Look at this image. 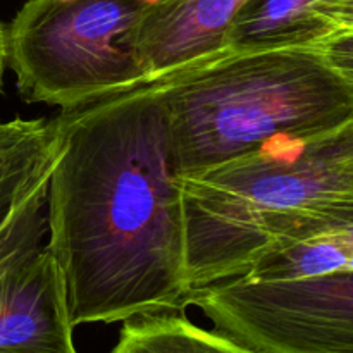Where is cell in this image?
<instances>
[{"mask_svg":"<svg viewBox=\"0 0 353 353\" xmlns=\"http://www.w3.org/2000/svg\"><path fill=\"white\" fill-rule=\"evenodd\" d=\"M248 0H161L147 6L121 43L148 81H161L224 54L226 33Z\"/></svg>","mask_w":353,"mask_h":353,"instance_id":"cell-6","label":"cell"},{"mask_svg":"<svg viewBox=\"0 0 353 353\" xmlns=\"http://www.w3.org/2000/svg\"><path fill=\"white\" fill-rule=\"evenodd\" d=\"M110 353H254L219 331L195 326L185 312H162L124 321Z\"/></svg>","mask_w":353,"mask_h":353,"instance_id":"cell-10","label":"cell"},{"mask_svg":"<svg viewBox=\"0 0 353 353\" xmlns=\"http://www.w3.org/2000/svg\"><path fill=\"white\" fill-rule=\"evenodd\" d=\"M61 265L47 245L0 278V353H78Z\"/></svg>","mask_w":353,"mask_h":353,"instance_id":"cell-7","label":"cell"},{"mask_svg":"<svg viewBox=\"0 0 353 353\" xmlns=\"http://www.w3.org/2000/svg\"><path fill=\"white\" fill-rule=\"evenodd\" d=\"M326 0H248L226 33V52L283 47H317L333 31L317 19Z\"/></svg>","mask_w":353,"mask_h":353,"instance_id":"cell-8","label":"cell"},{"mask_svg":"<svg viewBox=\"0 0 353 353\" xmlns=\"http://www.w3.org/2000/svg\"><path fill=\"white\" fill-rule=\"evenodd\" d=\"M317 47L353 92V30L338 31Z\"/></svg>","mask_w":353,"mask_h":353,"instance_id":"cell-13","label":"cell"},{"mask_svg":"<svg viewBox=\"0 0 353 353\" xmlns=\"http://www.w3.org/2000/svg\"><path fill=\"white\" fill-rule=\"evenodd\" d=\"M350 269H353V247H352V257H350Z\"/></svg>","mask_w":353,"mask_h":353,"instance_id":"cell-17","label":"cell"},{"mask_svg":"<svg viewBox=\"0 0 353 353\" xmlns=\"http://www.w3.org/2000/svg\"><path fill=\"white\" fill-rule=\"evenodd\" d=\"M188 305L254 353H353V269L276 281L233 276L195 288Z\"/></svg>","mask_w":353,"mask_h":353,"instance_id":"cell-5","label":"cell"},{"mask_svg":"<svg viewBox=\"0 0 353 353\" xmlns=\"http://www.w3.org/2000/svg\"><path fill=\"white\" fill-rule=\"evenodd\" d=\"M157 83L176 176L353 123L352 88L319 47L226 52Z\"/></svg>","mask_w":353,"mask_h":353,"instance_id":"cell-3","label":"cell"},{"mask_svg":"<svg viewBox=\"0 0 353 353\" xmlns=\"http://www.w3.org/2000/svg\"><path fill=\"white\" fill-rule=\"evenodd\" d=\"M59 145L57 117L0 121V226L17 202L52 171Z\"/></svg>","mask_w":353,"mask_h":353,"instance_id":"cell-9","label":"cell"},{"mask_svg":"<svg viewBox=\"0 0 353 353\" xmlns=\"http://www.w3.org/2000/svg\"><path fill=\"white\" fill-rule=\"evenodd\" d=\"M353 230L330 231L262 255L241 276L255 281L312 278L350 269Z\"/></svg>","mask_w":353,"mask_h":353,"instance_id":"cell-11","label":"cell"},{"mask_svg":"<svg viewBox=\"0 0 353 353\" xmlns=\"http://www.w3.org/2000/svg\"><path fill=\"white\" fill-rule=\"evenodd\" d=\"M317 19L334 33L353 30V0H326L316 9Z\"/></svg>","mask_w":353,"mask_h":353,"instance_id":"cell-14","label":"cell"},{"mask_svg":"<svg viewBox=\"0 0 353 353\" xmlns=\"http://www.w3.org/2000/svg\"><path fill=\"white\" fill-rule=\"evenodd\" d=\"M145 7L138 0H26L6 31L21 99L72 110L150 83L121 43Z\"/></svg>","mask_w":353,"mask_h":353,"instance_id":"cell-4","label":"cell"},{"mask_svg":"<svg viewBox=\"0 0 353 353\" xmlns=\"http://www.w3.org/2000/svg\"><path fill=\"white\" fill-rule=\"evenodd\" d=\"M48 181H38L0 226V278L12 265L43 247L47 236Z\"/></svg>","mask_w":353,"mask_h":353,"instance_id":"cell-12","label":"cell"},{"mask_svg":"<svg viewBox=\"0 0 353 353\" xmlns=\"http://www.w3.org/2000/svg\"><path fill=\"white\" fill-rule=\"evenodd\" d=\"M7 64V41H6V30L0 24V90H2V78L3 68Z\"/></svg>","mask_w":353,"mask_h":353,"instance_id":"cell-15","label":"cell"},{"mask_svg":"<svg viewBox=\"0 0 353 353\" xmlns=\"http://www.w3.org/2000/svg\"><path fill=\"white\" fill-rule=\"evenodd\" d=\"M57 123L45 245L72 326L185 312V214L159 83L61 110Z\"/></svg>","mask_w":353,"mask_h":353,"instance_id":"cell-1","label":"cell"},{"mask_svg":"<svg viewBox=\"0 0 353 353\" xmlns=\"http://www.w3.org/2000/svg\"><path fill=\"white\" fill-rule=\"evenodd\" d=\"M192 288L240 276L276 248L353 230V123L278 140L193 176H178Z\"/></svg>","mask_w":353,"mask_h":353,"instance_id":"cell-2","label":"cell"},{"mask_svg":"<svg viewBox=\"0 0 353 353\" xmlns=\"http://www.w3.org/2000/svg\"><path fill=\"white\" fill-rule=\"evenodd\" d=\"M138 2L145 3V6H155V3H159L161 0H138Z\"/></svg>","mask_w":353,"mask_h":353,"instance_id":"cell-16","label":"cell"}]
</instances>
